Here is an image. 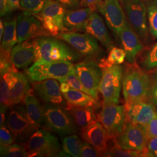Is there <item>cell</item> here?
I'll return each instance as SVG.
<instances>
[{"mask_svg": "<svg viewBox=\"0 0 157 157\" xmlns=\"http://www.w3.org/2000/svg\"><path fill=\"white\" fill-rule=\"evenodd\" d=\"M0 90L1 105H5L8 108L12 106L11 101V88L7 80L2 76H1Z\"/></svg>", "mask_w": 157, "mask_h": 157, "instance_id": "836d02e7", "label": "cell"}, {"mask_svg": "<svg viewBox=\"0 0 157 157\" xmlns=\"http://www.w3.org/2000/svg\"><path fill=\"white\" fill-rule=\"evenodd\" d=\"M23 103L32 124L37 129L44 128L48 130L43 105L40 104L32 89L30 90L25 97Z\"/></svg>", "mask_w": 157, "mask_h": 157, "instance_id": "44dd1931", "label": "cell"}, {"mask_svg": "<svg viewBox=\"0 0 157 157\" xmlns=\"http://www.w3.org/2000/svg\"><path fill=\"white\" fill-rule=\"evenodd\" d=\"M103 74L99 86V92L103 97L102 103L118 104L122 85L124 68L114 65L102 69Z\"/></svg>", "mask_w": 157, "mask_h": 157, "instance_id": "30bf717a", "label": "cell"}, {"mask_svg": "<svg viewBox=\"0 0 157 157\" xmlns=\"http://www.w3.org/2000/svg\"><path fill=\"white\" fill-rule=\"evenodd\" d=\"M36 46V39L28 40L15 45L10 53L13 65L17 68L22 69L35 62Z\"/></svg>", "mask_w": 157, "mask_h": 157, "instance_id": "d6986e66", "label": "cell"}, {"mask_svg": "<svg viewBox=\"0 0 157 157\" xmlns=\"http://www.w3.org/2000/svg\"><path fill=\"white\" fill-rule=\"evenodd\" d=\"M102 105L101 111L97 114L98 120L106 129L108 137L117 138L128 121L125 107L118 104L102 103Z\"/></svg>", "mask_w": 157, "mask_h": 157, "instance_id": "9c48e42d", "label": "cell"}, {"mask_svg": "<svg viewBox=\"0 0 157 157\" xmlns=\"http://www.w3.org/2000/svg\"><path fill=\"white\" fill-rule=\"evenodd\" d=\"M97 10L116 35L128 22L119 0H102Z\"/></svg>", "mask_w": 157, "mask_h": 157, "instance_id": "9a60e30c", "label": "cell"}, {"mask_svg": "<svg viewBox=\"0 0 157 157\" xmlns=\"http://www.w3.org/2000/svg\"><path fill=\"white\" fill-rule=\"evenodd\" d=\"M25 146L30 157H60L62 151L58 138L44 128L34 132Z\"/></svg>", "mask_w": 157, "mask_h": 157, "instance_id": "277c9868", "label": "cell"}, {"mask_svg": "<svg viewBox=\"0 0 157 157\" xmlns=\"http://www.w3.org/2000/svg\"><path fill=\"white\" fill-rule=\"evenodd\" d=\"M75 68L76 75L89 94L98 99L99 86L103 74L98 63L94 61L79 62L75 64Z\"/></svg>", "mask_w": 157, "mask_h": 157, "instance_id": "8fae6325", "label": "cell"}, {"mask_svg": "<svg viewBox=\"0 0 157 157\" xmlns=\"http://www.w3.org/2000/svg\"><path fill=\"white\" fill-rule=\"evenodd\" d=\"M136 1H145L146 0H136Z\"/></svg>", "mask_w": 157, "mask_h": 157, "instance_id": "f907efd6", "label": "cell"}, {"mask_svg": "<svg viewBox=\"0 0 157 157\" xmlns=\"http://www.w3.org/2000/svg\"><path fill=\"white\" fill-rule=\"evenodd\" d=\"M29 78L25 74L17 72V79L11 89L12 105H17L23 102L30 90Z\"/></svg>", "mask_w": 157, "mask_h": 157, "instance_id": "4316f807", "label": "cell"}, {"mask_svg": "<svg viewBox=\"0 0 157 157\" xmlns=\"http://www.w3.org/2000/svg\"><path fill=\"white\" fill-rule=\"evenodd\" d=\"M67 109L71 112L80 130L92 122L99 121L98 115L95 113L93 107L71 106L67 107Z\"/></svg>", "mask_w": 157, "mask_h": 157, "instance_id": "d4e9b609", "label": "cell"}, {"mask_svg": "<svg viewBox=\"0 0 157 157\" xmlns=\"http://www.w3.org/2000/svg\"><path fill=\"white\" fill-rule=\"evenodd\" d=\"M108 157H154L147 147L143 150H124L121 148L118 145L113 147L108 152Z\"/></svg>", "mask_w": 157, "mask_h": 157, "instance_id": "f546056e", "label": "cell"}, {"mask_svg": "<svg viewBox=\"0 0 157 157\" xmlns=\"http://www.w3.org/2000/svg\"><path fill=\"white\" fill-rule=\"evenodd\" d=\"M4 30H5L4 21L2 19H1V20H0V40H1V41L2 39Z\"/></svg>", "mask_w": 157, "mask_h": 157, "instance_id": "7dc6e473", "label": "cell"}, {"mask_svg": "<svg viewBox=\"0 0 157 157\" xmlns=\"http://www.w3.org/2000/svg\"><path fill=\"white\" fill-rule=\"evenodd\" d=\"M71 89L70 86L65 82H60V89L62 93H66Z\"/></svg>", "mask_w": 157, "mask_h": 157, "instance_id": "bcb514c9", "label": "cell"}, {"mask_svg": "<svg viewBox=\"0 0 157 157\" xmlns=\"http://www.w3.org/2000/svg\"><path fill=\"white\" fill-rule=\"evenodd\" d=\"M8 125L4 124L1 126L0 129V145L1 147L9 146L13 144L15 137Z\"/></svg>", "mask_w": 157, "mask_h": 157, "instance_id": "d590c367", "label": "cell"}, {"mask_svg": "<svg viewBox=\"0 0 157 157\" xmlns=\"http://www.w3.org/2000/svg\"><path fill=\"white\" fill-rule=\"evenodd\" d=\"M0 13L1 17H4L8 13L7 0H0Z\"/></svg>", "mask_w": 157, "mask_h": 157, "instance_id": "f6af8a7d", "label": "cell"}, {"mask_svg": "<svg viewBox=\"0 0 157 157\" xmlns=\"http://www.w3.org/2000/svg\"><path fill=\"white\" fill-rule=\"evenodd\" d=\"M21 8L20 0H7L8 13Z\"/></svg>", "mask_w": 157, "mask_h": 157, "instance_id": "7bdbcfd3", "label": "cell"}, {"mask_svg": "<svg viewBox=\"0 0 157 157\" xmlns=\"http://www.w3.org/2000/svg\"><path fill=\"white\" fill-rule=\"evenodd\" d=\"M152 94H153V97H154V99L157 104V83L155 84V86H154V87L153 89Z\"/></svg>", "mask_w": 157, "mask_h": 157, "instance_id": "c3c4849f", "label": "cell"}, {"mask_svg": "<svg viewBox=\"0 0 157 157\" xmlns=\"http://www.w3.org/2000/svg\"><path fill=\"white\" fill-rule=\"evenodd\" d=\"M80 134L83 140L93 146L101 157H108L107 132L100 121L92 122L81 130Z\"/></svg>", "mask_w": 157, "mask_h": 157, "instance_id": "e0dca14e", "label": "cell"}, {"mask_svg": "<svg viewBox=\"0 0 157 157\" xmlns=\"http://www.w3.org/2000/svg\"><path fill=\"white\" fill-rule=\"evenodd\" d=\"M74 72H75V64L68 61L34 62L26 71L27 76L32 82L49 78L58 80Z\"/></svg>", "mask_w": 157, "mask_h": 157, "instance_id": "5b68a950", "label": "cell"}, {"mask_svg": "<svg viewBox=\"0 0 157 157\" xmlns=\"http://www.w3.org/2000/svg\"><path fill=\"white\" fill-rule=\"evenodd\" d=\"M130 25L138 35L143 44L148 39L147 8L145 1L119 0Z\"/></svg>", "mask_w": 157, "mask_h": 157, "instance_id": "8992f818", "label": "cell"}, {"mask_svg": "<svg viewBox=\"0 0 157 157\" xmlns=\"http://www.w3.org/2000/svg\"><path fill=\"white\" fill-rule=\"evenodd\" d=\"M80 157H97L101 156L93 146L91 145L90 143L83 140Z\"/></svg>", "mask_w": 157, "mask_h": 157, "instance_id": "74e56055", "label": "cell"}, {"mask_svg": "<svg viewBox=\"0 0 157 157\" xmlns=\"http://www.w3.org/2000/svg\"><path fill=\"white\" fill-rule=\"evenodd\" d=\"M147 8L150 33L153 37L157 38V3L151 2Z\"/></svg>", "mask_w": 157, "mask_h": 157, "instance_id": "d6a6232c", "label": "cell"}, {"mask_svg": "<svg viewBox=\"0 0 157 157\" xmlns=\"http://www.w3.org/2000/svg\"><path fill=\"white\" fill-rule=\"evenodd\" d=\"M147 148L154 157H157V136L148 140Z\"/></svg>", "mask_w": 157, "mask_h": 157, "instance_id": "b9f144b4", "label": "cell"}, {"mask_svg": "<svg viewBox=\"0 0 157 157\" xmlns=\"http://www.w3.org/2000/svg\"><path fill=\"white\" fill-rule=\"evenodd\" d=\"M7 125L17 143L25 145L37 129L29 119L26 108L23 105H13L8 119Z\"/></svg>", "mask_w": 157, "mask_h": 157, "instance_id": "ba28073f", "label": "cell"}, {"mask_svg": "<svg viewBox=\"0 0 157 157\" xmlns=\"http://www.w3.org/2000/svg\"><path fill=\"white\" fill-rule=\"evenodd\" d=\"M8 107H6L5 105H1V112H0V124L1 126L5 124V121L6 116V112Z\"/></svg>", "mask_w": 157, "mask_h": 157, "instance_id": "ee69618b", "label": "cell"}, {"mask_svg": "<svg viewBox=\"0 0 157 157\" xmlns=\"http://www.w3.org/2000/svg\"><path fill=\"white\" fill-rule=\"evenodd\" d=\"M35 62H51L58 61L77 62L83 56L65 41L52 36L36 39Z\"/></svg>", "mask_w": 157, "mask_h": 157, "instance_id": "7a4b0ae2", "label": "cell"}, {"mask_svg": "<svg viewBox=\"0 0 157 157\" xmlns=\"http://www.w3.org/2000/svg\"><path fill=\"white\" fill-rule=\"evenodd\" d=\"M56 37L71 45L85 58L86 61L97 62V59L102 54V49L99 45L98 40L89 34L73 32H62Z\"/></svg>", "mask_w": 157, "mask_h": 157, "instance_id": "52a82bcc", "label": "cell"}, {"mask_svg": "<svg viewBox=\"0 0 157 157\" xmlns=\"http://www.w3.org/2000/svg\"><path fill=\"white\" fill-rule=\"evenodd\" d=\"M126 56V53L124 49L114 47L109 50L107 58H102L98 63L102 69H104L114 65L122 64L124 61Z\"/></svg>", "mask_w": 157, "mask_h": 157, "instance_id": "f1b7e54d", "label": "cell"}, {"mask_svg": "<svg viewBox=\"0 0 157 157\" xmlns=\"http://www.w3.org/2000/svg\"><path fill=\"white\" fill-rule=\"evenodd\" d=\"M123 93L126 111L135 104L146 101L151 87V80L147 73L143 71L136 62L127 63L122 78Z\"/></svg>", "mask_w": 157, "mask_h": 157, "instance_id": "6da1fadb", "label": "cell"}, {"mask_svg": "<svg viewBox=\"0 0 157 157\" xmlns=\"http://www.w3.org/2000/svg\"><path fill=\"white\" fill-rule=\"evenodd\" d=\"M95 11L89 7L67 10L63 18L62 32H80L90 15Z\"/></svg>", "mask_w": 157, "mask_h": 157, "instance_id": "7402d4cb", "label": "cell"}, {"mask_svg": "<svg viewBox=\"0 0 157 157\" xmlns=\"http://www.w3.org/2000/svg\"><path fill=\"white\" fill-rule=\"evenodd\" d=\"M0 154L1 157H29L26 146L19 143L1 147Z\"/></svg>", "mask_w": 157, "mask_h": 157, "instance_id": "4dcf8cb0", "label": "cell"}, {"mask_svg": "<svg viewBox=\"0 0 157 157\" xmlns=\"http://www.w3.org/2000/svg\"><path fill=\"white\" fill-rule=\"evenodd\" d=\"M48 0H20V6L23 11L30 12L34 15L40 13Z\"/></svg>", "mask_w": 157, "mask_h": 157, "instance_id": "1f68e13d", "label": "cell"}, {"mask_svg": "<svg viewBox=\"0 0 157 157\" xmlns=\"http://www.w3.org/2000/svg\"><path fill=\"white\" fill-rule=\"evenodd\" d=\"M102 0H80V7H89L95 11Z\"/></svg>", "mask_w": 157, "mask_h": 157, "instance_id": "60d3db41", "label": "cell"}, {"mask_svg": "<svg viewBox=\"0 0 157 157\" xmlns=\"http://www.w3.org/2000/svg\"><path fill=\"white\" fill-rule=\"evenodd\" d=\"M62 94L67 102V107H91L95 109L100 106L98 99L80 90L71 88L67 92L62 93Z\"/></svg>", "mask_w": 157, "mask_h": 157, "instance_id": "cb8c5ba5", "label": "cell"}, {"mask_svg": "<svg viewBox=\"0 0 157 157\" xmlns=\"http://www.w3.org/2000/svg\"><path fill=\"white\" fill-rule=\"evenodd\" d=\"M82 142L76 134L66 136L62 139V151L69 157H80Z\"/></svg>", "mask_w": 157, "mask_h": 157, "instance_id": "83f0119b", "label": "cell"}, {"mask_svg": "<svg viewBox=\"0 0 157 157\" xmlns=\"http://www.w3.org/2000/svg\"><path fill=\"white\" fill-rule=\"evenodd\" d=\"M117 36L126 53V61L130 63H135L136 57L144 48L140 39L129 22L120 30Z\"/></svg>", "mask_w": 157, "mask_h": 157, "instance_id": "ffe728a7", "label": "cell"}, {"mask_svg": "<svg viewBox=\"0 0 157 157\" xmlns=\"http://www.w3.org/2000/svg\"><path fill=\"white\" fill-rule=\"evenodd\" d=\"M156 110L154 105L147 101L139 102L127 111L128 120L133 124L146 126L155 117Z\"/></svg>", "mask_w": 157, "mask_h": 157, "instance_id": "603a6c76", "label": "cell"}, {"mask_svg": "<svg viewBox=\"0 0 157 157\" xmlns=\"http://www.w3.org/2000/svg\"><path fill=\"white\" fill-rule=\"evenodd\" d=\"M117 141L122 149L143 150L147 147L148 140L143 126L128 120L123 132L117 137Z\"/></svg>", "mask_w": 157, "mask_h": 157, "instance_id": "5bb4252c", "label": "cell"}, {"mask_svg": "<svg viewBox=\"0 0 157 157\" xmlns=\"http://www.w3.org/2000/svg\"><path fill=\"white\" fill-rule=\"evenodd\" d=\"M151 2H155V3H157V0H150Z\"/></svg>", "mask_w": 157, "mask_h": 157, "instance_id": "681fc988", "label": "cell"}, {"mask_svg": "<svg viewBox=\"0 0 157 157\" xmlns=\"http://www.w3.org/2000/svg\"><path fill=\"white\" fill-rule=\"evenodd\" d=\"M34 91L44 102L67 108L65 100L56 79L49 78L33 82Z\"/></svg>", "mask_w": 157, "mask_h": 157, "instance_id": "2e32d148", "label": "cell"}, {"mask_svg": "<svg viewBox=\"0 0 157 157\" xmlns=\"http://www.w3.org/2000/svg\"><path fill=\"white\" fill-rule=\"evenodd\" d=\"M80 32L89 34L99 41L107 50L114 47V43L107 30L102 17L96 12L90 15Z\"/></svg>", "mask_w": 157, "mask_h": 157, "instance_id": "ac0fdd59", "label": "cell"}, {"mask_svg": "<svg viewBox=\"0 0 157 157\" xmlns=\"http://www.w3.org/2000/svg\"><path fill=\"white\" fill-rule=\"evenodd\" d=\"M62 5L67 10L77 9L80 7V0H54Z\"/></svg>", "mask_w": 157, "mask_h": 157, "instance_id": "ab89813d", "label": "cell"}, {"mask_svg": "<svg viewBox=\"0 0 157 157\" xmlns=\"http://www.w3.org/2000/svg\"><path fill=\"white\" fill-rule=\"evenodd\" d=\"M57 80H58V82L59 83L60 82H65L69 84L71 88L82 91L86 94H89V93L83 86V85L82 83L80 80H79V78L77 76V75H76L75 72L71 73V74L67 75V76L62 78H59Z\"/></svg>", "mask_w": 157, "mask_h": 157, "instance_id": "e575fe53", "label": "cell"}, {"mask_svg": "<svg viewBox=\"0 0 157 157\" xmlns=\"http://www.w3.org/2000/svg\"><path fill=\"white\" fill-rule=\"evenodd\" d=\"M62 5L48 0L41 12L36 15L51 36L56 37L63 30V18L67 11Z\"/></svg>", "mask_w": 157, "mask_h": 157, "instance_id": "7c38bea8", "label": "cell"}, {"mask_svg": "<svg viewBox=\"0 0 157 157\" xmlns=\"http://www.w3.org/2000/svg\"><path fill=\"white\" fill-rule=\"evenodd\" d=\"M5 30L1 43V51L11 53L12 48L18 43L17 33V17L4 21Z\"/></svg>", "mask_w": 157, "mask_h": 157, "instance_id": "484cf974", "label": "cell"}, {"mask_svg": "<svg viewBox=\"0 0 157 157\" xmlns=\"http://www.w3.org/2000/svg\"><path fill=\"white\" fill-rule=\"evenodd\" d=\"M144 65L147 69H151L157 67V43L149 51L144 61Z\"/></svg>", "mask_w": 157, "mask_h": 157, "instance_id": "8d00e7d4", "label": "cell"}, {"mask_svg": "<svg viewBox=\"0 0 157 157\" xmlns=\"http://www.w3.org/2000/svg\"><path fill=\"white\" fill-rule=\"evenodd\" d=\"M146 130L148 140L157 136V112L155 117L146 126H143Z\"/></svg>", "mask_w": 157, "mask_h": 157, "instance_id": "f35d334b", "label": "cell"}, {"mask_svg": "<svg viewBox=\"0 0 157 157\" xmlns=\"http://www.w3.org/2000/svg\"><path fill=\"white\" fill-rule=\"evenodd\" d=\"M43 107L48 130L56 133L61 137L80 132L67 109L47 103H45Z\"/></svg>", "mask_w": 157, "mask_h": 157, "instance_id": "3957f363", "label": "cell"}, {"mask_svg": "<svg viewBox=\"0 0 157 157\" xmlns=\"http://www.w3.org/2000/svg\"><path fill=\"white\" fill-rule=\"evenodd\" d=\"M17 33L18 43L42 36H51L37 17L27 11L20 12L17 17Z\"/></svg>", "mask_w": 157, "mask_h": 157, "instance_id": "4fadbf2b", "label": "cell"}]
</instances>
